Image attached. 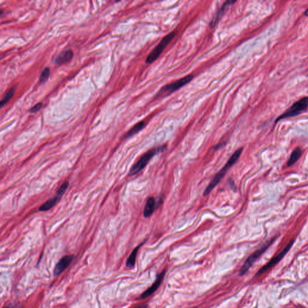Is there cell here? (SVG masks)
I'll use <instances>...</instances> for the list:
<instances>
[{
	"label": "cell",
	"instance_id": "obj_1",
	"mask_svg": "<svg viewBox=\"0 0 308 308\" xmlns=\"http://www.w3.org/2000/svg\"><path fill=\"white\" fill-rule=\"evenodd\" d=\"M243 148H241L240 149L236 150L234 154L231 157V158L228 160L227 163L225 164L223 169L215 176V177L213 178V180L210 183L208 186L206 187L205 190L203 193V196H206L208 194H210L211 191L213 190V189L216 187V185L219 183V182L221 181V180L223 178V176L225 175L227 171L229 170L234 164L236 162V161L240 158L242 152H243Z\"/></svg>",
	"mask_w": 308,
	"mask_h": 308
},
{
	"label": "cell",
	"instance_id": "obj_2",
	"mask_svg": "<svg viewBox=\"0 0 308 308\" xmlns=\"http://www.w3.org/2000/svg\"><path fill=\"white\" fill-rule=\"evenodd\" d=\"M166 149V146H161L158 148H155L154 149H150L147 152H146L144 155L141 156V157L138 159V161L134 164L129 171V175L130 176H133L139 173L141 170H143L147 164L149 163V161L152 159L154 156L156 154H158L161 152L165 150Z\"/></svg>",
	"mask_w": 308,
	"mask_h": 308
},
{
	"label": "cell",
	"instance_id": "obj_3",
	"mask_svg": "<svg viewBox=\"0 0 308 308\" xmlns=\"http://www.w3.org/2000/svg\"><path fill=\"white\" fill-rule=\"evenodd\" d=\"M308 108V96L304 97L295 103H294L291 106H290L288 110H286L285 113L282 114L280 116L277 117L276 120V123L279 120L289 118V117H294L297 115H299L303 112L306 111Z\"/></svg>",
	"mask_w": 308,
	"mask_h": 308
},
{
	"label": "cell",
	"instance_id": "obj_4",
	"mask_svg": "<svg viewBox=\"0 0 308 308\" xmlns=\"http://www.w3.org/2000/svg\"><path fill=\"white\" fill-rule=\"evenodd\" d=\"M176 34V32H173L170 33L167 36H164L161 39L160 42L157 45V46L153 50V51L149 54V55L147 57L146 59V63H152L154 61H155L163 52L164 49L167 46L169 43L175 37Z\"/></svg>",
	"mask_w": 308,
	"mask_h": 308
},
{
	"label": "cell",
	"instance_id": "obj_5",
	"mask_svg": "<svg viewBox=\"0 0 308 308\" xmlns=\"http://www.w3.org/2000/svg\"><path fill=\"white\" fill-rule=\"evenodd\" d=\"M273 241H274V239L269 241L268 242H267V243L264 245L262 247H261L260 249L256 250L253 254L250 255L247 259V260L245 261L243 266H242V267L241 268V269L240 270L239 275L240 276L245 275V274L249 271L250 268L258 259V258L266 252L267 249L270 246V245L273 243Z\"/></svg>",
	"mask_w": 308,
	"mask_h": 308
},
{
	"label": "cell",
	"instance_id": "obj_6",
	"mask_svg": "<svg viewBox=\"0 0 308 308\" xmlns=\"http://www.w3.org/2000/svg\"><path fill=\"white\" fill-rule=\"evenodd\" d=\"M194 76L192 74L188 75L181 79L170 83L167 85H164L162 89H160L158 94L157 95V96H161V95L166 94V93H173V92L180 89L183 86H184L188 83H189L191 80L193 79Z\"/></svg>",
	"mask_w": 308,
	"mask_h": 308
},
{
	"label": "cell",
	"instance_id": "obj_7",
	"mask_svg": "<svg viewBox=\"0 0 308 308\" xmlns=\"http://www.w3.org/2000/svg\"><path fill=\"white\" fill-rule=\"evenodd\" d=\"M294 244V240H292L288 245H287V246L282 250V252H280L278 255H277L276 256H275V257H273L267 264H266L265 266H263L261 269H259V270L258 271V272L257 273V276H259V275H262V273H265L268 270H269L270 268H271V267H273V266L276 265L285 256V255L287 254V253L288 252V251L290 250V249L291 248V247L293 246V245Z\"/></svg>",
	"mask_w": 308,
	"mask_h": 308
},
{
	"label": "cell",
	"instance_id": "obj_8",
	"mask_svg": "<svg viewBox=\"0 0 308 308\" xmlns=\"http://www.w3.org/2000/svg\"><path fill=\"white\" fill-rule=\"evenodd\" d=\"M74 258V255H66L62 257L54 268V275L55 276L60 275L71 264Z\"/></svg>",
	"mask_w": 308,
	"mask_h": 308
},
{
	"label": "cell",
	"instance_id": "obj_9",
	"mask_svg": "<svg viewBox=\"0 0 308 308\" xmlns=\"http://www.w3.org/2000/svg\"><path fill=\"white\" fill-rule=\"evenodd\" d=\"M166 270H164L159 274L157 277L156 280L155 281V282L152 285L151 287H149L147 290H146L143 293H142L141 294V296L139 297V299H145V298L148 297L158 288V287L161 285V282L163 281L164 277L166 275Z\"/></svg>",
	"mask_w": 308,
	"mask_h": 308
},
{
	"label": "cell",
	"instance_id": "obj_10",
	"mask_svg": "<svg viewBox=\"0 0 308 308\" xmlns=\"http://www.w3.org/2000/svg\"><path fill=\"white\" fill-rule=\"evenodd\" d=\"M236 1H227L224 2L223 4V5L220 7V9L217 11L216 14L214 16V18L212 20V21L210 23V27L211 28H213L215 26L217 23L220 20V19L223 17V15L225 13L226 11H227V9L229 6L231 5H232Z\"/></svg>",
	"mask_w": 308,
	"mask_h": 308
},
{
	"label": "cell",
	"instance_id": "obj_11",
	"mask_svg": "<svg viewBox=\"0 0 308 308\" xmlns=\"http://www.w3.org/2000/svg\"><path fill=\"white\" fill-rule=\"evenodd\" d=\"M74 53L71 50H66L60 54L55 60V63L57 64L61 65L67 63L73 57Z\"/></svg>",
	"mask_w": 308,
	"mask_h": 308
},
{
	"label": "cell",
	"instance_id": "obj_12",
	"mask_svg": "<svg viewBox=\"0 0 308 308\" xmlns=\"http://www.w3.org/2000/svg\"><path fill=\"white\" fill-rule=\"evenodd\" d=\"M155 204L156 202L154 197H150L148 199L143 212L144 216L146 218L149 217L154 213L155 210Z\"/></svg>",
	"mask_w": 308,
	"mask_h": 308
},
{
	"label": "cell",
	"instance_id": "obj_13",
	"mask_svg": "<svg viewBox=\"0 0 308 308\" xmlns=\"http://www.w3.org/2000/svg\"><path fill=\"white\" fill-rule=\"evenodd\" d=\"M61 198L62 197H60V196H59L58 195L56 194V196L55 197L48 200L47 201H46L43 204H42L39 207V210L40 211H46L51 210L54 206L60 200Z\"/></svg>",
	"mask_w": 308,
	"mask_h": 308
},
{
	"label": "cell",
	"instance_id": "obj_14",
	"mask_svg": "<svg viewBox=\"0 0 308 308\" xmlns=\"http://www.w3.org/2000/svg\"><path fill=\"white\" fill-rule=\"evenodd\" d=\"M144 243H142L141 244H140V245H138L137 247H136L133 250L132 252H131V255H129V256L128 257V258L127 259V262H126V266L128 268H132L134 267V266H135V264H136V257H137V252H138V249L139 248L143 245Z\"/></svg>",
	"mask_w": 308,
	"mask_h": 308
},
{
	"label": "cell",
	"instance_id": "obj_15",
	"mask_svg": "<svg viewBox=\"0 0 308 308\" xmlns=\"http://www.w3.org/2000/svg\"><path fill=\"white\" fill-rule=\"evenodd\" d=\"M146 123L144 121H141L136 124L132 128L125 136V138H129L136 134H137L140 131H141L143 128L145 127Z\"/></svg>",
	"mask_w": 308,
	"mask_h": 308
},
{
	"label": "cell",
	"instance_id": "obj_16",
	"mask_svg": "<svg viewBox=\"0 0 308 308\" xmlns=\"http://www.w3.org/2000/svg\"><path fill=\"white\" fill-rule=\"evenodd\" d=\"M301 153H302L301 149H300V148H297L296 149H294L293 150V152H292L289 159H288V161L287 166H291L293 164H294L297 161L298 159H299V158L300 157V156L301 155Z\"/></svg>",
	"mask_w": 308,
	"mask_h": 308
},
{
	"label": "cell",
	"instance_id": "obj_17",
	"mask_svg": "<svg viewBox=\"0 0 308 308\" xmlns=\"http://www.w3.org/2000/svg\"><path fill=\"white\" fill-rule=\"evenodd\" d=\"M15 87H13V88H11L10 90H9L6 93V94L4 95L1 101L0 106L2 107V106H4L5 104H7V102L13 97V96L15 93Z\"/></svg>",
	"mask_w": 308,
	"mask_h": 308
},
{
	"label": "cell",
	"instance_id": "obj_18",
	"mask_svg": "<svg viewBox=\"0 0 308 308\" xmlns=\"http://www.w3.org/2000/svg\"><path fill=\"white\" fill-rule=\"evenodd\" d=\"M50 69L49 67H45L42 72L41 73V75L40 76V79H39V83L41 84H43V83H45L47 80L48 79L49 76H50Z\"/></svg>",
	"mask_w": 308,
	"mask_h": 308
},
{
	"label": "cell",
	"instance_id": "obj_19",
	"mask_svg": "<svg viewBox=\"0 0 308 308\" xmlns=\"http://www.w3.org/2000/svg\"><path fill=\"white\" fill-rule=\"evenodd\" d=\"M69 187V182H64L57 191V195L62 197Z\"/></svg>",
	"mask_w": 308,
	"mask_h": 308
},
{
	"label": "cell",
	"instance_id": "obj_20",
	"mask_svg": "<svg viewBox=\"0 0 308 308\" xmlns=\"http://www.w3.org/2000/svg\"><path fill=\"white\" fill-rule=\"evenodd\" d=\"M42 102L38 103V104H36L34 106L32 107V108L30 110V112H31V113H36V112L38 111L39 110H40V109L42 108Z\"/></svg>",
	"mask_w": 308,
	"mask_h": 308
},
{
	"label": "cell",
	"instance_id": "obj_21",
	"mask_svg": "<svg viewBox=\"0 0 308 308\" xmlns=\"http://www.w3.org/2000/svg\"><path fill=\"white\" fill-rule=\"evenodd\" d=\"M148 308V305H141L140 306H138L137 307H136V308Z\"/></svg>",
	"mask_w": 308,
	"mask_h": 308
},
{
	"label": "cell",
	"instance_id": "obj_22",
	"mask_svg": "<svg viewBox=\"0 0 308 308\" xmlns=\"http://www.w3.org/2000/svg\"><path fill=\"white\" fill-rule=\"evenodd\" d=\"M304 15L306 16H308V8L306 9V11H305Z\"/></svg>",
	"mask_w": 308,
	"mask_h": 308
},
{
	"label": "cell",
	"instance_id": "obj_23",
	"mask_svg": "<svg viewBox=\"0 0 308 308\" xmlns=\"http://www.w3.org/2000/svg\"><path fill=\"white\" fill-rule=\"evenodd\" d=\"M11 308V306H10V305H9V306H7V307H6V308Z\"/></svg>",
	"mask_w": 308,
	"mask_h": 308
},
{
	"label": "cell",
	"instance_id": "obj_24",
	"mask_svg": "<svg viewBox=\"0 0 308 308\" xmlns=\"http://www.w3.org/2000/svg\"></svg>",
	"mask_w": 308,
	"mask_h": 308
}]
</instances>
